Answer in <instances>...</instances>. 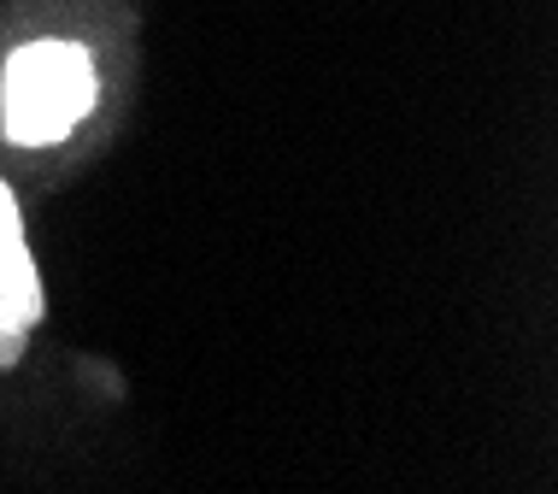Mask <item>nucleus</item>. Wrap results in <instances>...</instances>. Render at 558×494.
I'll return each instance as SVG.
<instances>
[{"instance_id": "obj_1", "label": "nucleus", "mask_w": 558, "mask_h": 494, "mask_svg": "<svg viewBox=\"0 0 558 494\" xmlns=\"http://www.w3.org/2000/svg\"><path fill=\"white\" fill-rule=\"evenodd\" d=\"M95 95V59L77 41H29L0 71V130L19 147H53L88 118Z\"/></svg>"}, {"instance_id": "obj_2", "label": "nucleus", "mask_w": 558, "mask_h": 494, "mask_svg": "<svg viewBox=\"0 0 558 494\" xmlns=\"http://www.w3.org/2000/svg\"><path fill=\"white\" fill-rule=\"evenodd\" d=\"M41 318V277L24 242V218L12 189L0 183V371L24 353V336Z\"/></svg>"}]
</instances>
